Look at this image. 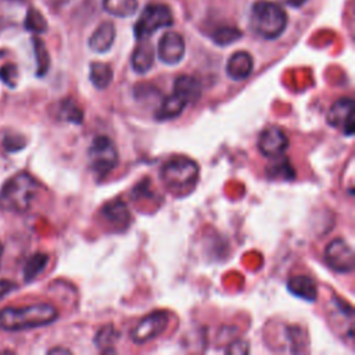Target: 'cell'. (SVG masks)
Segmentation results:
<instances>
[{
    "instance_id": "6da1fadb",
    "label": "cell",
    "mask_w": 355,
    "mask_h": 355,
    "mask_svg": "<svg viewBox=\"0 0 355 355\" xmlns=\"http://www.w3.org/2000/svg\"><path fill=\"white\" fill-rule=\"evenodd\" d=\"M57 318L55 306L46 302L6 306L0 309V329L3 331H24L51 324Z\"/></svg>"
},
{
    "instance_id": "7a4b0ae2",
    "label": "cell",
    "mask_w": 355,
    "mask_h": 355,
    "mask_svg": "<svg viewBox=\"0 0 355 355\" xmlns=\"http://www.w3.org/2000/svg\"><path fill=\"white\" fill-rule=\"evenodd\" d=\"M39 187L37 180L28 172L11 176L0 190V208L15 214L28 212L39 194Z\"/></svg>"
},
{
    "instance_id": "3957f363",
    "label": "cell",
    "mask_w": 355,
    "mask_h": 355,
    "mask_svg": "<svg viewBox=\"0 0 355 355\" xmlns=\"http://www.w3.org/2000/svg\"><path fill=\"white\" fill-rule=\"evenodd\" d=\"M161 180L173 196L183 197L194 190L200 178L197 162L186 155L169 158L161 168Z\"/></svg>"
},
{
    "instance_id": "277c9868",
    "label": "cell",
    "mask_w": 355,
    "mask_h": 355,
    "mask_svg": "<svg viewBox=\"0 0 355 355\" xmlns=\"http://www.w3.org/2000/svg\"><path fill=\"white\" fill-rule=\"evenodd\" d=\"M287 22V14L277 3L259 0L251 7L250 26L262 39H277L284 32Z\"/></svg>"
},
{
    "instance_id": "5b68a950",
    "label": "cell",
    "mask_w": 355,
    "mask_h": 355,
    "mask_svg": "<svg viewBox=\"0 0 355 355\" xmlns=\"http://www.w3.org/2000/svg\"><path fill=\"white\" fill-rule=\"evenodd\" d=\"M89 166L97 178H105L115 169L119 161L118 150L108 136H97L93 139L87 150Z\"/></svg>"
},
{
    "instance_id": "8992f818",
    "label": "cell",
    "mask_w": 355,
    "mask_h": 355,
    "mask_svg": "<svg viewBox=\"0 0 355 355\" xmlns=\"http://www.w3.org/2000/svg\"><path fill=\"white\" fill-rule=\"evenodd\" d=\"M173 24V15L166 4L151 3L144 7L139 19L135 24L136 39H147L155 31L161 28H168Z\"/></svg>"
},
{
    "instance_id": "52a82bcc",
    "label": "cell",
    "mask_w": 355,
    "mask_h": 355,
    "mask_svg": "<svg viewBox=\"0 0 355 355\" xmlns=\"http://www.w3.org/2000/svg\"><path fill=\"white\" fill-rule=\"evenodd\" d=\"M169 324V313L166 311H153L139 320L130 330V338L136 344H146L159 337Z\"/></svg>"
},
{
    "instance_id": "ba28073f",
    "label": "cell",
    "mask_w": 355,
    "mask_h": 355,
    "mask_svg": "<svg viewBox=\"0 0 355 355\" xmlns=\"http://www.w3.org/2000/svg\"><path fill=\"white\" fill-rule=\"evenodd\" d=\"M327 123L340 130L345 136H352L355 132L354 121V101L349 97H341L336 100L326 115Z\"/></svg>"
},
{
    "instance_id": "9c48e42d",
    "label": "cell",
    "mask_w": 355,
    "mask_h": 355,
    "mask_svg": "<svg viewBox=\"0 0 355 355\" xmlns=\"http://www.w3.org/2000/svg\"><path fill=\"white\" fill-rule=\"evenodd\" d=\"M324 261L333 270L349 273L354 269V251L344 239L338 237L324 248Z\"/></svg>"
},
{
    "instance_id": "30bf717a",
    "label": "cell",
    "mask_w": 355,
    "mask_h": 355,
    "mask_svg": "<svg viewBox=\"0 0 355 355\" xmlns=\"http://www.w3.org/2000/svg\"><path fill=\"white\" fill-rule=\"evenodd\" d=\"M258 148L265 157H282L288 148V137L282 128L270 125L261 132L258 137Z\"/></svg>"
},
{
    "instance_id": "8fae6325",
    "label": "cell",
    "mask_w": 355,
    "mask_h": 355,
    "mask_svg": "<svg viewBox=\"0 0 355 355\" xmlns=\"http://www.w3.org/2000/svg\"><path fill=\"white\" fill-rule=\"evenodd\" d=\"M184 51L186 44L180 33L169 31L161 36L157 47V54L161 62L166 65H176L183 60Z\"/></svg>"
},
{
    "instance_id": "7c38bea8",
    "label": "cell",
    "mask_w": 355,
    "mask_h": 355,
    "mask_svg": "<svg viewBox=\"0 0 355 355\" xmlns=\"http://www.w3.org/2000/svg\"><path fill=\"white\" fill-rule=\"evenodd\" d=\"M254 69V58L248 51L239 50L233 53L226 64V73L233 80L247 79Z\"/></svg>"
},
{
    "instance_id": "4fadbf2b",
    "label": "cell",
    "mask_w": 355,
    "mask_h": 355,
    "mask_svg": "<svg viewBox=\"0 0 355 355\" xmlns=\"http://www.w3.org/2000/svg\"><path fill=\"white\" fill-rule=\"evenodd\" d=\"M115 26L110 21L101 22L89 37V47L94 53H107L115 40Z\"/></svg>"
},
{
    "instance_id": "5bb4252c",
    "label": "cell",
    "mask_w": 355,
    "mask_h": 355,
    "mask_svg": "<svg viewBox=\"0 0 355 355\" xmlns=\"http://www.w3.org/2000/svg\"><path fill=\"white\" fill-rule=\"evenodd\" d=\"M154 58H155L154 46L148 40L141 39V42L135 47L130 57V64L133 71L136 73L148 72L154 64Z\"/></svg>"
},
{
    "instance_id": "9a60e30c",
    "label": "cell",
    "mask_w": 355,
    "mask_h": 355,
    "mask_svg": "<svg viewBox=\"0 0 355 355\" xmlns=\"http://www.w3.org/2000/svg\"><path fill=\"white\" fill-rule=\"evenodd\" d=\"M172 93L189 105L201 97V83L193 76L182 75L175 79Z\"/></svg>"
},
{
    "instance_id": "2e32d148",
    "label": "cell",
    "mask_w": 355,
    "mask_h": 355,
    "mask_svg": "<svg viewBox=\"0 0 355 355\" xmlns=\"http://www.w3.org/2000/svg\"><path fill=\"white\" fill-rule=\"evenodd\" d=\"M287 288L291 294L308 302H313L318 297V287L315 280L305 275L291 276L287 280Z\"/></svg>"
},
{
    "instance_id": "e0dca14e",
    "label": "cell",
    "mask_w": 355,
    "mask_h": 355,
    "mask_svg": "<svg viewBox=\"0 0 355 355\" xmlns=\"http://www.w3.org/2000/svg\"><path fill=\"white\" fill-rule=\"evenodd\" d=\"M101 214L105 218L107 222L116 226L118 229H125L130 222V214L125 202L115 200L111 202H107L101 208Z\"/></svg>"
},
{
    "instance_id": "ac0fdd59",
    "label": "cell",
    "mask_w": 355,
    "mask_h": 355,
    "mask_svg": "<svg viewBox=\"0 0 355 355\" xmlns=\"http://www.w3.org/2000/svg\"><path fill=\"white\" fill-rule=\"evenodd\" d=\"M187 107V104L184 101H182L176 94L171 93L169 96H166V98L161 103L155 118L158 121H166V119H173L176 116H179L183 110Z\"/></svg>"
},
{
    "instance_id": "d6986e66",
    "label": "cell",
    "mask_w": 355,
    "mask_h": 355,
    "mask_svg": "<svg viewBox=\"0 0 355 355\" xmlns=\"http://www.w3.org/2000/svg\"><path fill=\"white\" fill-rule=\"evenodd\" d=\"M90 82L97 89H107L114 78V71L110 64L105 62H92L89 72Z\"/></svg>"
},
{
    "instance_id": "ffe728a7",
    "label": "cell",
    "mask_w": 355,
    "mask_h": 355,
    "mask_svg": "<svg viewBox=\"0 0 355 355\" xmlns=\"http://www.w3.org/2000/svg\"><path fill=\"white\" fill-rule=\"evenodd\" d=\"M103 7L108 14L114 17L128 18L136 12L139 7V1L137 0H103Z\"/></svg>"
},
{
    "instance_id": "44dd1931",
    "label": "cell",
    "mask_w": 355,
    "mask_h": 355,
    "mask_svg": "<svg viewBox=\"0 0 355 355\" xmlns=\"http://www.w3.org/2000/svg\"><path fill=\"white\" fill-rule=\"evenodd\" d=\"M118 340V331L115 330V327L112 324H105L103 326L96 337H94V344L96 347L100 349V352L103 354H114L115 352V343Z\"/></svg>"
},
{
    "instance_id": "7402d4cb",
    "label": "cell",
    "mask_w": 355,
    "mask_h": 355,
    "mask_svg": "<svg viewBox=\"0 0 355 355\" xmlns=\"http://www.w3.org/2000/svg\"><path fill=\"white\" fill-rule=\"evenodd\" d=\"M49 262V255L43 252H36L33 254L25 263L24 266V280L25 282H32L35 280L44 269Z\"/></svg>"
},
{
    "instance_id": "603a6c76",
    "label": "cell",
    "mask_w": 355,
    "mask_h": 355,
    "mask_svg": "<svg viewBox=\"0 0 355 355\" xmlns=\"http://www.w3.org/2000/svg\"><path fill=\"white\" fill-rule=\"evenodd\" d=\"M241 35V31L236 26H220L212 32L211 39L218 46H229L230 43L239 40Z\"/></svg>"
},
{
    "instance_id": "cb8c5ba5",
    "label": "cell",
    "mask_w": 355,
    "mask_h": 355,
    "mask_svg": "<svg viewBox=\"0 0 355 355\" xmlns=\"http://www.w3.org/2000/svg\"><path fill=\"white\" fill-rule=\"evenodd\" d=\"M33 49H35V55H36V64H37V76H43L50 65V57L47 53V49L44 43L39 37H33Z\"/></svg>"
},
{
    "instance_id": "d4e9b609",
    "label": "cell",
    "mask_w": 355,
    "mask_h": 355,
    "mask_svg": "<svg viewBox=\"0 0 355 355\" xmlns=\"http://www.w3.org/2000/svg\"><path fill=\"white\" fill-rule=\"evenodd\" d=\"M25 29L35 33H43L47 29V22L37 10L29 8L25 17Z\"/></svg>"
},
{
    "instance_id": "484cf974",
    "label": "cell",
    "mask_w": 355,
    "mask_h": 355,
    "mask_svg": "<svg viewBox=\"0 0 355 355\" xmlns=\"http://www.w3.org/2000/svg\"><path fill=\"white\" fill-rule=\"evenodd\" d=\"M277 159V157H276ZM268 173L270 178H284V179H293L294 178V171L290 165V162L286 159V158H282V159H277L276 164L273 165H269L268 168Z\"/></svg>"
},
{
    "instance_id": "4316f807",
    "label": "cell",
    "mask_w": 355,
    "mask_h": 355,
    "mask_svg": "<svg viewBox=\"0 0 355 355\" xmlns=\"http://www.w3.org/2000/svg\"><path fill=\"white\" fill-rule=\"evenodd\" d=\"M61 115L64 119L73 122V123H80L82 122V111L69 100H65L61 105Z\"/></svg>"
},
{
    "instance_id": "83f0119b",
    "label": "cell",
    "mask_w": 355,
    "mask_h": 355,
    "mask_svg": "<svg viewBox=\"0 0 355 355\" xmlns=\"http://www.w3.org/2000/svg\"><path fill=\"white\" fill-rule=\"evenodd\" d=\"M3 146L10 153L19 151L25 147V139L19 135H6L3 139Z\"/></svg>"
},
{
    "instance_id": "f1b7e54d",
    "label": "cell",
    "mask_w": 355,
    "mask_h": 355,
    "mask_svg": "<svg viewBox=\"0 0 355 355\" xmlns=\"http://www.w3.org/2000/svg\"><path fill=\"white\" fill-rule=\"evenodd\" d=\"M0 79L10 87L15 86L17 79V67L14 64H6L0 68Z\"/></svg>"
},
{
    "instance_id": "f546056e",
    "label": "cell",
    "mask_w": 355,
    "mask_h": 355,
    "mask_svg": "<svg viewBox=\"0 0 355 355\" xmlns=\"http://www.w3.org/2000/svg\"><path fill=\"white\" fill-rule=\"evenodd\" d=\"M226 352L233 354H247L248 352V344L245 341H234L229 348H226Z\"/></svg>"
},
{
    "instance_id": "4dcf8cb0",
    "label": "cell",
    "mask_w": 355,
    "mask_h": 355,
    "mask_svg": "<svg viewBox=\"0 0 355 355\" xmlns=\"http://www.w3.org/2000/svg\"><path fill=\"white\" fill-rule=\"evenodd\" d=\"M17 288V284L12 280H0V300Z\"/></svg>"
},
{
    "instance_id": "1f68e13d",
    "label": "cell",
    "mask_w": 355,
    "mask_h": 355,
    "mask_svg": "<svg viewBox=\"0 0 355 355\" xmlns=\"http://www.w3.org/2000/svg\"><path fill=\"white\" fill-rule=\"evenodd\" d=\"M283 4L288 6V7H294V8H298L301 6H304L308 0H280Z\"/></svg>"
},
{
    "instance_id": "d6a6232c",
    "label": "cell",
    "mask_w": 355,
    "mask_h": 355,
    "mask_svg": "<svg viewBox=\"0 0 355 355\" xmlns=\"http://www.w3.org/2000/svg\"><path fill=\"white\" fill-rule=\"evenodd\" d=\"M50 354H54V352H62V354H71L69 349H65V348H54V349H50L49 351Z\"/></svg>"
},
{
    "instance_id": "836d02e7",
    "label": "cell",
    "mask_w": 355,
    "mask_h": 355,
    "mask_svg": "<svg viewBox=\"0 0 355 355\" xmlns=\"http://www.w3.org/2000/svg\"><path fill=\"white\" fill-rule=\"evenodd\" d=\"M3 250H4V247H3V244L0 243V259H1V254H3Z\"/></svg>"
},
{
    "instance_id": "e575fe53",
    "label": "cell",
    "mask_w": 355,
    "mask_h": 355,
    "mask_svg": "<svg viewBox=\"0 0 355 355\" xmlns=\"http://www.w3.org/2000/svg\"><path fill=\"white\" fill-rule=\"evenodd\" d=\"M12 1H22V0H12Z\"/></svg>"
}]
</instances>
